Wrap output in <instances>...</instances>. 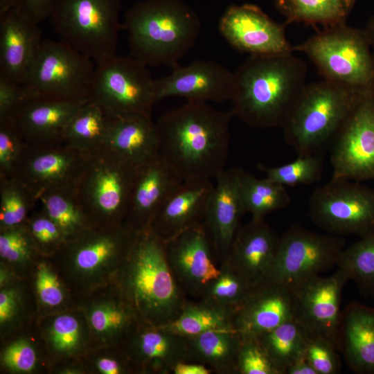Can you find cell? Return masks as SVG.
<instances>
[{
    "label": "cell",
    "mask_w": 374,
    "mask_h": 374,
    "mask_svg": "<svg viewBox=\"0 0 374 374\" xmlns=\"http://www.w3.org/2000/svg\"><path fill=\"white\" fill-rule=\"evenodd\" d=\"M37 202L36 196L15 178H0V228L24 224Z\"/></svg>",
    "instance_id": "ee69618b"
},
{
    "label": "cell",
    "mask_w": 374,
    "mask_h": 374,
    "mask_svg": "<svg viewBox=\"0 0 374 374\" xmlns=\"http://www.w3.org/2000/svg\"><path fill=\"white\" fill-rule=\"evenodd\" d=\"M218 30L233 48L250 55L293 52L285 26L254 5L229 6L219 21Z\"/></svg>",
    "instance_id": "d6986e66"
},
{
    "label": "cell",
    "mask_w": 374,
    "mask_h": 374,
    "mask_svg": "<svg viewBox=\"0 0 374 374\" xmlns=\"http://www.w3.org/2000/svg\"><path fill=\"white\" fill-rule=\"evenodd\" d=\"M137 232L126 223L93 224L66 240L48 258L75 299L113 279Z\"/></svg>",
    "instance_id": "5b68a950"
},
{
    "label": "cell",
    "mask_w": 374,
    "mask_h": 374,
    "mask_svg": "<svg viewBox=\"0 0 374 374\" xmlns=\"http://www.w3.org/2000/svg\"><path fill=\"white\" fill-rule=\"evenodd\" d=\"M280 237L265 220H253L240 226L225 264L256 287L269 282Z\"/></svg>",
    "instance_id": "603a6c76"
},
{
    "label": "cell",
    "mask_w": 374,
    "mask_h": 374,
    "mask_svg": "<svg viewBox=\"0 0 374 374\" xmlns=\"http://www.w3.org/2000/svg\"><path fill=\"white\" fill-rule=\"evenodd\" d=\"M304 52L325 80L355 91L374 87V57L365 30L327 26L293 51Z\"/></svg>",
    "instance_id": "52a82bcc"
},
{
    "label": "cell",
    "mask_w": 374,
    "mask_h": 374,
    "mask_svg": "<svg viewBox=\"0 0 374 374\" xmlns=\"http://www.w3.org/2000/svg\"><path fill=\"white\" fill-rule=\"evenodd\" d=\"M355 0H275L286 24L298 21L326 27L345 23Z\"/></svg>",
    "instance_id": "8d00e7d4"
},
{
    "label": "cell",
    "mask_w": 374,
    "mask_h": 374,
    "mask_svg": "<svg viewBox=\"0 0 374 374\" xmlns=\"http://www.w3.org/2000/svg\"><path fill=\"white\" fill-rule=\"evenodd\" d=\"M38 25L15 9L0 14V76L22 84L43 40Z\"/></svg>",
    "instance_id": "4316f807"
},
{
    "label": "cell",
    "mask_w": 374,
    "mask_h": 374,
    "mask_svg": "<svg viewBox=\"0 0 374 374\" xmlns=\"http://www.w3.org/2000/svg\"><path fill=\"white\" fill-rule=\"evenodd\" d=\"M211 369L206 366L190 362H180L176 364L172 374H211Z\"/></svg>",
    "instance_id": "11a10c76"
},
{
    "label": "cell",
    "mask_w": 374,
    "mask_h": 374,
    "mask_svg": "<svg viewBox=\"0 0 374 374\" xmlns=\"http://www.w3.org/2000/svg\"><path fill=\"white\" fill-rule=\"evenodd\" d=\"M187 361L204 364L217 374H237L242 337L235 329H219L186 337Z\"/></svg>",
    "instance_id": "1f68e13d"
},
{
    "label": "cell",
    "mask_w": 374,
    "mask_h": 374,
    "mask_svg": "<svg viewBox=\"0 0 374 374\" xmlns=\"http://www.w3.org/2000/svg\"><path fill=\"white\" fill-rule=\"evenodd\" d=\"M240 186L246 213L261 220L269 214L287 207L290 196L285 186L267 178L258 179L240 168Z\"/></svg>",
    "instance_id": "74e56055"
},
{
    "label": "cell",
    "mask_w": 374,
    "mask_h": 374,
    "mask_svg": "<svg viewBox=\"0 0 374 374\" xmlns=\"http://www.w3.org/2000/svg\"><path fill=\"white\" fill-rule=\"evenodd\" d=\"M258 168L265 178L283 186L307 185L317 182L322 177L323 158L317 154H299L290 163L278 166L267 167L262 164Z\"/></svg>",
    "instance_id": "f6af8a7d"
},
{
    "label": "cell",
    "mask_w": 374,
    "mask_h": 374,
    "mask_svg": "<svg viewBox=\"0 0 374 374\" xmlns=\"http://www.w3.org/2000/svg\"><path fill=\"white\" fill-rule=\"evenodd\" d=\"M332 143V178L374 179V87L362 91Z\"/></svg>",
    "instance_id": "5bb4252c"
},
{
    "label": "cell",
    "mask_w": 374,
    "mask_h": 374,
    "mask_svg": "<svg viewBox=\"0 0 374 374\" xmlns=\"http://www.w3.org/2000/svg\"><path fill=\"white\" fill-rule=\"evenodd\" d=\"M26 225L39 254L50 257L64 243L66 238L59 226L42 209L29 215Z\"/></svg>",
    "instance_id": "7dc6e473"
},
{
    "label": "cell",
    "mask_w": 374,
    "mask_h": 374,
    "mask_svg": "<svg viewBox=\"0 0 374 374\" xmlns=\"http://www.w3.org/2000/svg\"><path fill=\"white\" fill-rule=\"evenodd\" d=\"M220 265V274L206 287L200 299L235 312L255 287L226 265Z\"/></svg>",
    "instance_id": "bcb514c9"
},
{
    "label": "cell",
    "mask_w": 374,
    "mask_h": 374,
    "mask_svg": "<svg viewBox=\"0 0 374 374\" xmlns=\"http://www.w3.org/2000/svg\"><path fill=\"white\" fill-rule=\"evenodd\" d=\"M130 55L147 66L172 67L193 47L197 14L181 0H143L124 15Z\"/></svg>",
    "instance_id": "277c9868"
},
{
    "label": "cell",
    "mask_w": 374,
    "mask_h": 374,
    "mask_svg": "<svg viewBox=\"0 0 374 374\" xmlns=\"http://www.w3.org/2000/svg\"><path fill=\"white\" fill-rule=\"evenodd\" d=\"M336 266L365 295H374V231L344 248Z\"/></svg>",
    "instance_id": "b9f144b4"
},
{
    "label": "cell",
    "mask_w": 374,
    "mask_h": 374,
    "mask_svg": "<svg viewBox=\"0 0 374 374\" xmlns=\"http://www.w3.org/2000/svg\"><path fill=\"white\" fill-rule=\"evenodd\" d=\"M112 118L89 100L73 116L63 136L64 142L87 155L103 149Z\"/></svg>",
    "instance_id": "836d02e7"
},
{
    "label": "cell",
    "mask_w": 374,
    "mask_h": 374,
    "mask_svg": "<svg viewBox=\"0 0 374 374\" xmlns=\"http://www.w3.org/2000/svg\"><path fill=\"white\" fill-rule=\"evenodd\" d=\"M338 350L327 340L308 333L304 355L317 374H337L341 370Z\"/></svg>",
    "instance_id": "f907efd6"
},
{
    "label": "cell",
    "mask_w": 374,
    "mask_h": 374,
    "mask_svg": "<svg viewBox=\"0 0 374 374\" xmlns=\"http://www.w3.org/2000/svg\"><path fill=\"white\" fill-rule=\"evenodd\" d=\"M75 301L88 323L90 348L119 347L141 323L113 280L76 297Z\"/></svg>",
    "instance_id": "ac0fdd59"
},
{
    "label": "cell",
    "mask_w": 374,
    "mask_h": 374,
    "mask_svg": "<svg viewBox=\"0 0 374 374\" xmlns=\"http://www.w3.org/2000/svg\"><path fill=\"white\" fill-rule=\"evenodd\" d=\"M235 312L206 301L188 300L177 317L163 326L184 337H192L219 329H234Z\"/></svg>",
    "instance_id": "e575fe53"
},
{
    "label": "cell",
    "mask_w": 374,
    "mask_h": 374,
    "mask_svg": "<svg viewBox=\"0 0 374 374\" xmlns=\"http://www.w3.org/2000/svg\"><path fill=\"white\" fill-rule=\"evenodd\" d=\"M113 280L141 323L166 326L188 300L169 267L165 241L150 229L137 232Z\"/></svg>",
    "instance_id": "3957f363"
},
{
    "label": "cell",
    "mask_w": 374,
    "mask_h": 374,
    "mask_svg": "<svg viewBox=\"0 0 374 374\" xmlns=\"http://www.w3.org/2000/svg\"><path fill=\"white\" fill-rule=\"evenodd\" d=\"M308 332L294 319L264 333L254 335L280 371H285L304 355Z\"/></svg>",
    "instance_id": "ab89813d"
},
{
    "label": "cell",
    "mask_w": 374,
    "mask_h": 374,
    "mask_svg": "<svg viewBox=\"0 0 374 374\" xmlns=\"http://www.w3.org/2000/svg\"><path fill=\"white\" fill-rule=\"evenodd\" d=\"M237 374H281L254 335H241Z\"/></svg>",
    "instance_id": "681fc988"
},
{
    "label": "cell",
    "mask_w": 374,
    "mask_h": 374,
    "mask_svg": "<svg viewBox=\"0 0 374 374\" xmlns=\"http://www.w3.org/2000/svg\"><path fill=\"white\" fill-rule=\"evenodd\" d=\"M135 169L105 150L89 155L75 190L93 224L125 223Z\"/></svg>",
    "instance_id": "8fae6325"
},
{
    "label": "cell",
    "mask_w": 374,
    "mask_h": 374,
    "mask_svg": "<svg viewBox=\"0 0 374 374\" xmlns=\"http://www.w3.org/2000/svg\"><path fill=\"white\" fill-rule=\"evenodd\" d=\"M148 66L131 55H116L96 65L89 100L111 118L151 116L157 102Z\"/></svg>",
    "instance_id": "30bf717a"
},
{
    "label": "cell",
    "mask_w": 374,
    "mask_h": 374,
    "mask_svg": "<svg viewBox=\"0 0 374 374\" xmlns=\"http://www.w3.org/2000/svg\"><path fill=\"white\" fill-rule=\"evenodd\" d=\"M103 150L138 167L159 154V137L151 116L112 118Z\"/></svg>",
    "instance_id": "4dcf8cb0"
},
{
    "label": "cell",
    "mask_w": 374,
    "mask_h": 374,
    "mask_svg": "<svg viewBox=\"0 0 374 374\" xmlns=\"http://www.w3.org/2000/svg\"><path fill=\"white\" fill-rule=\"evenodd\" d=\"M166 258L179 287L200 299L221 273V265L204 222L166 241Z\"/></svg>",
    "instance_id": "e0dca14e"
},
{
    "label": "cell",
    "mask_w": 374,
    "mask_h": 374,
    "mask_svg": "<svg viewBox=\"0 0 374 374\" xmlns=\"http://www.w3.org/2000/svg\"><path fill=\"white\" fill-rule=\"evenodd\" d=\"M26 145L11 121H0V178L12 176Z\"/></svg>",
    "instance_id": "816d5d0a"
},
{
    "label": "cell",
    "mask_w": 374,
    "mask_h": 374,
    "mask_svg": "<svg viewBox=\"0 0 374 374\" xmlns=\"http://www.w3.org/2000/svg\"><path fill=\"white\" fill-rule=\"evenodd\" d=\"M37 330L48 371L79 361L90 348L88 323L84 312L77 306L39 317Z\"/></svg>",
    "instance_id": "cb8c5ba5"
},
{
    "label": "cell",
    "mask_w": 374,
    "mask_h": 374,
    "mask_svg": "<svg viewBox=\"0 0 374 374\" xmlns=\"http://www.w3.org/2000/svg\"><path fill=\"white\" fill-rule=\"evenodd\" d=\"M31 277L15 276L8 283L0 287V328L1 339L11 338L34 328L39 314L27 307L37 308V303L28 304L35 300Z\"/></svg>",
    "instance_id": "d6a6232c"
},
{
    "label": "cell",
    "mask_w": 374,
    "mask_h": 374,
    "mask_svg": "<svg viewBox=\"0 0 374 374\" xmlns=\"http://www.w3.org/2000/svg\"><path fill=\"white\" fill-rule=\"evenodd\" d=\"M308 206L314 224L330 234L361 238L374 231V189L358 181L331 178L312 192Z\"/></svg>",
    "instance_id": "7c38bea8"
},
{
    "label": "cell",
    "mask_w": 374,
    "mask_h": 374,
    "mask_svg": "<svg viewBox=\"0 0 374 374\" xmlns=\"http://www.w3.org/2000/svg\"><path fill=\"white\" fill-rule=\"evenodd\" d=\"M88 100L28 96L11 121L27 145L62 143L69 122Z\"/></svg>",
    "instance_id": "484cf974"
},
{
    "label": "cell",
    "mask_w": 374,
    "mask_h": 374,
    "mask_svg": "<svg viewBox=\"0 0 374 374\" xmlns=\"http://www.w3.org/2000/svg\"><path fill=\"white\" fill-rule=\"evenodd\" d=\"M38 199L42 209L59 226L66 240L93 225L75 188L46 191Z\"/></svg>",
    "instance_id": "f35d334b"
},
{
    "label": "cell",
    "mask_w": 374,
    "mask_h": 374,
    "mask_svg": "<svg viewBox=\"0 0 374 374\" xmlns=\"http://www.w3.org/2000/svg\"><path fill=\"white\" fill-rule=\"evenodd\" d=\"M1 366L12 373H31L46 364L37 326L33 329L11 337L1 349Z\"/></svg>",
    "instance_id": "7bdbcfd3"
},
{
    "label": "cell",
    "mask_w": 374,
    "mask_h": 374,
    "mask_svg": "<svg viewBox=\"0 0 374 374\" xmlns=\"http://www.w3.org/2000/svg\"><path fill=\"white\" fill-rule=\"evenodd\" d=\"M88 157L64 142L26 145L11 177L39 199L46 191L75 188Z\"/></svg>",
    "instance_id": "2e32d148"
},
{
    "label": "cell",
    "mask_w": 374,
    "mask_h": 374,
    "mask_svg": "<svg viewBox=\"0 0 374 374\" xmlns=\"http://www.w3.org/2000/svg\"><path fill=\"white\" fill-rule=\"evenodd\" d=\"M232 109L186 102L156 121L159 153L184 181L215 179L229 154Z\"/></svg>",
    "instance_id": "6da1fadb"
},
{
    "label": "cell",
    "mask_w": 374,
    "mask_h": 374,
    "mask_svg": "<svg viewBox=\"0 0 374 374\" xmlns=\"http://www.w3.org/2000/svg\"><path fill=\"white\" fill-rule=\"evenodd\" d=\"M166 76L154 80L156 102L177 96L187 102L221 103L231 100L233 72L213 60H197L173 66Z\"/></svg>",
    "instance_id": "ffe728a7"
},
{
    "label": "cell",
    "mask_w": 374,
    "mask_h": 374,
    "mask_svg": "<svg viewBox=\"0 0 374 374\" xmlns=\"http://www.w3.org/2000/svg\"><path fill=\"white\" fill-rule=\"evenodd\" d=\"M306 69L292 52L250 55L233 72L234 116L253 127L282 128L306 85Z\"/></svg>",
    "instance_id": "7a4b0ae2"
},
{
    "label": "cell",
    "mask_w": 374,
    "mask_h": 374,
    "mask_svg": "<svg viewBox=\"0 0 374 374\" xmlns=\"http://www.w3.org/2000/svg\"><path fill=\"white\" fill-rule=\"evenodd\" d=\"M183 182L159 153L136 167L125 223L136 231L150 229L158 210Z\"/></svg>",
    "instance_id": "7402d4cb"
},
{
    "label": "cell",
    "mask_w": 374,
    "mask_h": 374,
    "mask_svg": "<svg viewBox=\"0 0 374 374\" xmlns=\"http://www.w3.org/2000/svg\"><path fill=\"white\" fill-rule=\"evenodd\" d=\"M28 97L21 84L0 76V121H12Z\"/></svg>",
    "instance_id": "f5cc1de1"
},
{
    "label": "cell",
    "mask_w": 374,
    "mask_h": 374,
    "mask_svg": "<svg viewBox=\"0 0 374 374\" xmlns=\"http://www.w3.org/2000/svg\"><path fill=\"white\" fill-rule=\"evenodd\" d=\"M294 319L292 287L267 282L253 289L233 316L240 335H258Z\"/></svg>",
    "instance_id": "f1b7e54d"
},
{
    "label": "cell",
    "mask_w": 374,
    "mask_h": 374,
    "mask_svg": "<svg viewBox=\"0 0 374 374\" xmlns=\"http://www.w3.org/2000/svg\"><path fill=\"white\" fill-rule=\"evenodd\" d=\"M80 362L85 373L134 374L120 347L91 348Z\"/></svg>",
    "instance_id": "c3c4849f"
},
{
    "label": "cell",
    "mask_w": 374,
    "mask_h": 374,
    "mask_svg": "<svg viewBox=\"0 0 374 374\" xmlns=\"http://www.w3.org/2000/svg\"><path fill=\"white\" fill-rule=\"evenodd\" d=\"M119 347L134 374H172L187 361V337L163 326L140 323Z\"/></svg>",
    "instance_id": "44dd1931"
},
{
    "label": "cell",
    "mask_w": 374,
    "mask_h": 374,
    "mask_svg": "<svg viewBox=\"0 0 374 374\" xmlns=\"http://www.w3.org/2000/svg\"><path fill=\"white\" fill-rule=\"evenodd\" d=\"M339 351L349 368L374 374V307L352 302L341 312Z\"/></svg>",
    "instance_id": "f546056e"
},
{
    "label": "cell",
    "mask_w": 374,
    "mask_h": 374,
    "mask_svg": "<svg viewBox=\"0 0 374 374\" xmlns=\"http://www.w3.org/2000/svg\"><path fill=\"white\" fill-rule=\"evenodd\" d=\"M345 240L332 234H320L299 224L280 237L269 282L290 287L337 265Z\"/></svg>",
    "instance_id": "4fadbf2b"
},
{
    "label": "cell",
    "mask_w": 374,
    "mask_h": 374,
    "mask_svg": "<svg viewBox=\"0 0 374 374\" xmlns=\"http://www.w3.org/2000/svg\"><path fill=\"white\" fill-rule=\"evenodd\" d=\"M348 281L337 269L332 275H317L292 287L294 319L309 335L327 340L338 351L341 301Z\"/></svg>",
    "instance_id": "9a60e30c"
},
{
    "label": "cell",
    "mask_w": 374,
    "mask_h": 374,
    "mask_svg": "<svg viewBox=\"0 0 374 374\" xmlns=\"http://www.w3.org/2000/svg\"><path fill=\"white\" fill-rule=\"evenodd\" d=\"M365 31L371 45V48H372V53L374 57V17L371 19Z\"/></svg>",
    "instance_id": "6f0895ef"
},
{
    "label": "cell",
    "mask_w": 374,
    "mask_h": 374,
    "mask_svg": "<svg viewBox=\"0 0 374 374\" xmlns=\"http://www.w3.org/2000/svg\"><path fill=\"white\" fill-rule=\"evenodd\" d=\"M362 91L326 80L306 84L282 127L287 144L298 154H317L332 142Z\"/></svg>",
    "instance_id": "8992f818"
},
{
    "label": "cell",
    "mask_w": 374,
    "mask_h": 374,
    "mask_svg": "<svg viewBox=\"0 0 374 374\" xmlns=\"http://www.w3.org/2000/svg\"><path fill=\"white\" fill-rule=\"evenodd\" d=\"M245 213L240 168L224 169L215 179L204 220L220 265L228 256Z\"/></svg>",
    "instance_id": "d4e9b609"
},
{
    "label": "cell",
    "mask_w": 374,
    "mask_h": 374,
    "mask_svg": "<svg viewBox=\"0 0 374 374\" xmlns=\"http://www.w3.org/2000/svg\"><path fill=\"white\" fill-rule=\"evenodd\" d=\"M56 0H1L0 14L15 9L39 24L49 17Z\"/></svg>",
    "instance_id": "db71d44e"
},
{
    "label": "cell",
    "mask_w": 374,
    "mask_h": 374,
    "mask_svg": "<svg viewBox=\"0 0 374 374\" xmlns=\"http://www.w3.org/2000/svg\"><path fill=\"white\" fill-rule=\"evenodd\" d=\"M213 186L212 180L184 181L158 210L150 229L166 242L203 222Z\"/></svg>",
    "instance_id": "83f0119b"
},
{
    "label": "cell",
    "mask_w": 374,
    "mask_h": 374,
    "mask_svg": "<svg viewBox=\"0 0 374 374\" xmlns=\"http://www.w3.org/2000/svg\"><path fill=\"white\" fill-rule=\"evenodd\" d=\"M39 317L75 308V298L46 256L39 255L31 273Z\"/></svg>",
    "instance_id": "d590c367"
},
{
    "label": "cell",
    "mask_w": 374,
    "mask_h": 374,
    "mask_svg": "<svg viewBox=\"0 0 374 374\" xmlns=\"http://www.w3.org/2000/svg\"><path fill=\"white\" fill-rule=\"evenodd\" d=\"M121 0H56L49 15L60 39L99 65L116 55Z\"/></svg>",
    "instance_id": "ba28073f"
},
{
    "label": "cell",
    "mask_w": 374,
    "mask_h": 374,
    "mask_svg": "<svg viewBox=\"0 0 374 374\" xmlns=\"http://www.w3.org/2000/svg\"><path fill=\"white\" fill-rule=\"evenodd\" d=\"M285 374H317V373L303 355L287 368Z\"/></svg>",
    "instance_id": "9f6ffc18"
},
{
    "label": "cell",
    "mask_w": 374,
    "mask_h": 374,
    "mask_svg": "<svg viewBox=\"0 0 374 374\" xmlns=\"http://www.w3.org/2000/svg\"><path fill=\"white\" fill-rule=\"evenodd\" d=\"M39 255L25 223L0 228V262L17 276L30 278Z\"/></svg>",
    "instance_id": "60d3db41"
},
{
    "label": "cell",
    "mask_w": 374,
    "mask_h": 374,
    "mask_svg": "<svg viewBox=\"0 0 374 374\" xmlns=\"http://www.w3.org/2000/svg\"><path fill=\"white\" fill-rule=\"evenodd\" d=\"M93 63L61 39H43L22 86L28 96L89 100Z\"/></svg>",
    "instance_id": "9c48e42d"
}]
</instances>
